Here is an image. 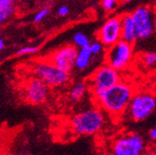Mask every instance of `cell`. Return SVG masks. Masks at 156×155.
<instances>
[{
    "label": "cell",
    "mask_w": 156,
    "mask_h": 155,
    "mask_svg": "<svg viewBox=\"0 0 156 155\" xmlns=\"http://www.w3.org/2000/svg\"><path fill=\"white\" fill-rule=\"evenodd\" d=\"M142 155H156V150H146V151Z\"/></svg>",
    "instance_id": "cell-24"
},
{
    "label": "cell",
    "mask_w": 156,
    "mask_h": 155,
    "mask_svg": "<svg viewBox=\"0 0 156 155\" xmlns=\"http://www.w3.org/2000/svg\"><path fill=\"white\" fill-rule=\"evenodd\" d=\"M156 111V92L151 90H136L128 107L126 114L133 122L147 120Z\"/></svg>",
    "instance_id": "cell-4"
},
{
    "label": "cell",
    "mask_w": 156,
    "mask_h": 155,
    "mask_svg": "<svg viewBox=\"0 0 156 155\" xmlns=\"http://www.w3.org/2000/svg\"><path fill=\"white\" fill-rule=\"evenodd\" d=\"M50 14V8L48 7H44L43 9L39 10L34 16V23H39L43 21L48 15Z\"/></svg>",
    "instance_id": "cell-20"
},
{
    "label": "cell",
    "mask_w": 156,
    "mask_h": 155,
    "mask_svg": "<svg viewBox=\"0 0 156 155\" xmlns=\"http://www.w3.org/2000/svg\"><path fill=\"white\" fill-rule=\"evenodd\" d=\"M117 4H118V0H101L102 9L107 12L113 11L116 8Z\"/></svg>",
    "instance_id": "cell-21"
},
{
    "label": "cell",
    "mask_w": 156,
    "mask_h": 155,
    "mask_svg": "<svg viewBox=\"0 0 156 155\" xmlns=\"http://www.w3.org/2000/svg\"><path fill=\"white\" fill-rule=\"evenodd\" d=\"M90 49L91 51V52L93 53V55H100V54H103L106 51V47L104 46V44L102 42H100L98 39H96L95 41H93L90 43Z\"/></svg>",
    "instance_id": "cell-19"
},
{
    "label": "cell",
    "mask_w": 156,
    "mask_h": 155,
    "mask_svg": "<svg viewBox=\"0 0 156 155\" xmlns=\"http://www.w3.org/2000/svg\"><path fill=\"white\" fill-rule=\"evenodd\" d=\"M155 1H156V0H155Z\"/></svg>",
    "instance_id": "cell-33"
},
{
    "label": "cell",
    "mask_w": 156,
    "mask_h": 155,
    "mask_svg": "<svg viewBox=\"0 0 156 155\" xmlns=\"http://www.w3.org/2000/svg\"><path fill=\"white\" fill-rule=\"evenodd\" d=\"M8 1H10L11 3H14L15 1H16V0H8Z\"/></svg>",
    "instance_id": "cell-28"
},
{
    "label": "cell",
    "mask_w": 156,
    "mask_h": 155,
    "mask_svg": "<svg viewBox=\"0 0 156 155\" xmlns=\"http://www.w3.org/2000/svg\"><path fill=\"white\" fill-rule=\"evenodd\" d=\"M154 33L156 34V9H155V14H154Z\"/></svg>",
    "instance_id": "cell-27"
},
{
    "label": "cell",
    "mask_w": 156,
    "mask_h": 155,
    "mask_svg": "<svg viewBox=\"0 0 156 155\" xmlns=\"http://www.w3.org/2000/svg\"><path fill=\"white\" fill-rule=\"evenodd\" d=\"M140 62L145 69H156V51H146L141 54Z\"/></svg>",
    "instance_id": "cell-16"
},
{
    "label": "cell",
    "mask_w": 156,
    "mask_h": 155,
    "mask_svg": "<svg viewBox=\"0 0 156 155\" xmlns=\"http://www.w3.org/2000/svg\"><path fill=\"white\" fill-rule=\"evenodd\" d=\"M9 155H27V153H25V152H13V153H10Z\"/></svg>",
    "instance_id": "cell-26"
},
{
    "label": "cell",
    "mask_w": 156,
    "mask_h": 155,
    "mask_svg": "<svg viewBox=\"0 0 156 155\" xmlns=\"http://www.w3.org/2000/svg\"><path fill=\"white\" fill-rule=\"evenodd\" d=\"M121 80H123L122 72L104 62L103 65L99 66L91 73L87 83L93 98L105 90L119 83Z\"/></svg>",
    "instance_id": "cell-5"
},
{
    "label": "cell",
    "mask_w": 156,
    "mask_h": 155,
    "mask_svg": "<svg viewBox=\"0 0 156 155\" xmlns=\"http://www.w3.org/2000/svg\"><path fill=\"white\" fill-rule=\"evenodd\" d=\"M14 12V3L8 0H0V23L4 24L9 20Z\"/></svg>",
    "instance_id": "cell-15"
},
{
    "label": "cell",
    "mask_w": 156,
    "mask_h": 155,
    "mask_svg": "<svg viewBox=\"0 0 156 155\" xmlns=\"http://www.w3.org/2000/svg\"><path fill=\"white\" fill-rule=\"evenodd\" d=\"M89 90V85L86 82H78L74 84L69 90V98L72 102L77 103L82 100V98L85 96L86 92Z\"/></svg>",
    "instance_id": "cell-14"
},
{
    "label": "cell",
    "mask_w": 156,
    "mask_h": 155,
    "mask_svg": "<svg viewBox=\"0 0 156 155\" xmlns=\"http://www.w3.org/2000/svg\"><path fill=\"white\" fill-rule=\"evenodd\" d=\"M137 40H147L154 33L155 9L149 6H140L131 12Z\"/></svg>",
    "instance_id": "cell-8"
},
{
    "label": "cell",
    "mask_w": 156,
    "mask_h": 155,
    "mask_svg": "<svg viewBox=\"0 0 156 155\" xmlns=\"http://www.w3.org/2000/svg\"><path fill=\"white\" fill-rule=\"evenodd\" d=\"M78 50L74 45H65L54 51L48 59L61 69L71 72L75 66Z\"/></svg>",
    "instance_id": "cell-11"
},
{
    "label": "cell",
    "mask_w": 156,
    "mask_h": 155,
    "mask_svg": "<svg viewBox=\"0 0 156 155\" xmlns=\"http://www.w3.org/2000/svg\"><path fill=\"white\" fill-rule=\"evenodd\" d=\"M155 75H156V69H155Z\"/></svg>",
    "instance_id": "cell-32"
},
{
    "label": "cell",
    "mask_w": 156,
    "mask_h": 155,
    "mask_svg": "<svg viewBox=\"0 0 156 155\" xmlns=\"http://www.w3.org/2000/svg\"><path fill=\"white\" fill-rule=\"evenodd\" d=\"M39 46H26V47H22L20 48L16 52L14 53V56H25L29 55V54H34L36 53L39 51Z\"/></svg>",
    "instance_id": "cell-18"
},
{
    "label": "cell",
    "mask_w": 156,
    "mask_h": 155,
    "mask_svg": "<svg viewBox=\"0 0 156 155\" xmlns=\"http://www.w3.org/2000/svg\"><path fill=\"white\" fill-rule=\"evenodd\" d=\"M155 92H156V85H155Z\"/></svg>",
    "instance_id": "cell-31"
},
{
    "label": "cell",
    "mask_w": 156,
    "mask_h": 155,
    "mask_svg": "<svg viewBox=\"0 0 156 155\" xmlns=\"http://www.w3.org/2000/svg\"><path fill=\"white\" fill-rule=\"evenodd\" d=\"M122 21V39L134 44L137 41V35L131 13H124L121 15Z\"/></svg>",
    "instance_id": "cell-12"
},
{
    "label": "cell",
    "mask_w": 156,
    "mask_h": 155,
    "mask_svg": "<svg viewBox=\"0 0 156 155\" xmlns=\"http://www.w3.org/2000/svg\"><path fill=\"white\" fill-rule=\"evenodd\" d=\"M136 91L132 83L121 80L114 86L105 90L93 97L96 106L112 117H119L126 113L128 107Z\"/></svg>",
    "instance_id": "cell-1"
},
{
    "label": "cell",
    "mask_w": 156,
    "mask_h": 155,
    "mask_svg": "<svg viewBox=\"0 0 156 155\" xmlns=\"http://www.w3.org/2000/svg\"><path fill=\"white\" fill-rule=\"evenodd\" d=\"M96 39L102 42L106 48H110L122 39L121 16L108 17L96 33Z\"/></svg>",
    "instance_id": "cell-9"
},
{
    "label": "cell",
    "mask_w": 156,
    "mask_h": 155,
    "mask_svg": "<svg viewBox=\"0 0 156 155\" xmlns=\"http://www.w3.org/2000/svg\"><path fill=\"white\" fill-rule=\"evenodd\" d=\"M94 57L95 55H93V53L91 52L90 47L79 49L78 50L74 68L77 71H80V72L86 71V69H89L90 66L91 65L92 60Z\"/></svg>",
    "instance_id": "cell-13"
},
{
    "label": "cell",
    "mask_w": 156,
    "mask_h": 155,
    "mask_svg": "<svg viewBox=\"0 0 156 155\" xmlns=\"http://www.w3.org/2000/svg\"><path fill=\"white\" fill-rule=\"evenodd\" d=\"M69 13V8L66 5H61L57 9V14L60 17H65Z\"/></svg>",
    "instance_id": "cell-22"
},
{
    "label": "cell",
    "mask_w": 156,
    "mask_h": 155,
    "mask_svg": "<svg viewBox=\"0 0 156 155\" xmlns=\"http://www.w3.org/2000/svg\"><path fill=\"white\" fill-rule=\"evenodd\" d=\"M133 44L123 39L107 48L104 54V62L119 72L128 69L133 62Z\"/></svg>",
    "instance_id": "cell-6"
},
{
    "label": "cell",
    "mask_w": 156,
    "mask_h": 155,
    "mask_svg": "<svg viewBox=\"0 0 156 155\" xmlns=\"http://www.w3.org/2000/svg\"><path fill=\"white\" fill-rule=\"evenodd\" d=\"M68 1H73V0H68Z\"/></svg>",
    "instance_id": "cell-30"
},
{
    "label": "cell",
    "mask_w": 156,
    "mask_h": 155,
    "mask_svg": "<svg viewBox=\"0 0 156 155\" xmlns=\"http://www.w3.org/2000/svg\"><path fill=\"white\" fill-rule=\"evenodd\" d=\"M50 87L38 77L34 76L27 80L23 89L26 102L32 105H41L49 97Z\"/></svg>",
    "instance_id": "cell-10"
},
{
    "label": "cell",
    "mask_w": 156,
    "mask_h": 155,
    "mask_svg": "<svg viewBox=\"0 0 156 155\" xmlns=\"http://www.w3.org/2000/svg\"><path fill=\"white\" fill-rule=\"evenodd\" d=\"M104 155H112V154H104Z\"/></svg>",
    "instance_id": "cell-29"
},
{
    "label": "cell",
    "mask_w": 156,
    "mask_h": 155,
    "mask_svg": "<svg viewBox=\"0 0 156 155\" xmlns=\"http://www.w3.org/2000/svg\"><path fill=\"white\" fill-rule=\"evenodd\" d=\"M30 69L34 76L44 81L50 88L64 87L71 81V73L61 69L49 59L34 62Z\"/></svg>",
    "instance_id": "cell-3"
},
{
    "label": "cell",
    "mask_w": 156,
    "mask_h": 155,
    "mask_svg": "<svg viewBox=\"0 0 156 155\" xmlns=\"http://www.w3.org/2000/svg\"><path fill=\"white\" fill-rule=\"evenodd\" d=\"M149 137L151 141H156V124L153 128H151L149 131Z\"/></svg>",
    "instance_id": "cell-23"
},
{
    "label": "cell",
    "mask_w": 156,
    "mask_h": 155,
    "mask_svg": "<svg viewBox=\"0 0 156 155\" xmlns=\"http://www.w3.org/2000/svg\"><path fill=\"white\" fill-rule=\"evenodd\" d=\"M73 45L76 46L78 49L88 48L90 47V45L91 43L88 35H86L82 32H77L73 35Z\"/></svg>",
    "instance_id": "cell-17"
},
{
    "label": "cell",
    "mask_w": 156,
    "mask_h": 155,
    "mask_svg": "<svg viewBox=\"0 0 156 155\" xmlns=\"http://www.w3.org/2000/svg\"><path fill=\"white\" fill-rule=\"evenodd\" d=\"M104 112L102 108L96 106L75 113L69 121L73 131L79 136L97 134L105 126L106 118Z\"/></svg>",
    "instance_id": "cell-2"
},
{
    "label": "cell",
    "mask_w": 156,
    "mask_h": 155,
    "mask_svg": "<svg viewBox=\"0 0 156 155\" xmlns=\"http://www.w3.org/2000/svg\"><path fill=\"white\" fill-rule=\"evenodd\" d=\"M6 47V44L3 38H0V51H3Z\"/></svg>",
    "instance_id": "cell-25"
},
{
    "label": "cell",
    "mask_w": 156,
    "mask_h": 155,
    "mask_svg": "<svg viewBox=\"0 0 156 155\" xmlns=\"http://www.w3.org/2000/svg\"><path fill=\"white\" fill-rule=\"evenodd\" d=\"M147 150L145 138L137 132H128L117 137L112 145V155H142Z\"/></svg>",
    "instance_id": "cell-7"
}]
</instances>
